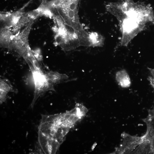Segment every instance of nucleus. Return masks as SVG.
<instances>
[{
  "instance_id": "f257e3e1",
  "label": "nucleus",
  "mask_w": 154,
  "mask_h": 154,
  "mask_svg": "<svg viewBox=\"0 0 154 154\" xmlns=\"http://www.w3.org/2000/svg\"><path fill=\"white\" fill-rule=\"evenodd\" d=\"M70 129L62 124L60 113L42 114L38 131V146L41 152L56 153Z\"/></svg>"
},
{
  "instance_id": "f03ea898",
  "label": "nucleus",
  "mask_w": 154,
  "mask_h": 154,
  "mask_svg": "<svg viewBox=\"0 0 154 154\" xmlns=\"http://www.w3.org/2000/svg\"><path fill=\"white\" fill-rule=\"evenodd\" d=\"M79 0H62L53 12L58 15L64 23L72 28L77 35L80 41L87 39L89 33L84 29L80 23L78 14Z\"/></svg>"
},
{
  "instance_id": "7ed1b4c3",
  "label": "nucleus",
  "mask_w": 154,
  "mask_h": 154,
  "mask_svg": "<svg viewBox=\"0 0 154 154\" xmlns=\"http://www.w3.org/2000/svg\"><path fill=\"white\" fill-rule=\"evenodd\" d=\"M54 44L66 51L74 50L80 46L77 35L71 27L66 24L58 28L54 37Z\"/></svg>"
},
{
  "instance_id": "20e7f679",
  "label": "nucleus",
  "mask_w": 154,
  "mask_h": 154,
  "mask_svg": "<svg viewBox=\"0 0 154 154\" xmlns=\"http://www.w3.org/2000/svg\"><path fill=\"white\" fill-rule=\"evenodd\" d=\"M121 38L120 45L127 46L138 34L145 29L146 25L140 23L136 19L125 17L118 21Z\"/></svg>"
},
{
  "instance_id": "39448f33",
  "label": "nucleus",
  "mask_w": 154,
  "mask_h": 154,
  "mask_svg": "<svg viewBox=\"0 0 154 154\" xmlns=\"http://www.w3.org/2000/svg\"><path fill=\"white\" fill-rule=\"evenodd\" d=\"M34 22L25 27L22 31L14 35L11 41L10 49L13 50L25 59L31 49L29 42V37Z\"/></svg>"
},
{
  "instance_id": "423d86ee",
  "label": "nucleus",
  "mask_w": 154,
  "mask_h": 154,
  "mask_svg": "<svg viewBox=\"0 0 154 154\" xmlns=\"http://www.w3.org/2000/svg\"><path fill=\"white\" fill-rule=\"evenodd\" d=\"M31 71L35 84V91L31 107L33 108L37 100L46 92L55 91L54 85L51 84L46 78L42 71L36 70L33 66L29 65Z\"/></svg>"
},
{
  "instance_id": "0eeeda50",
  "label": "nucleus",
  "mask_w": 154,
  "mask_h": 154,
  "mask_svg": "<svg viewBox=\"0 0 154 154\" xmlns=\"http://www.w3.org/2000/svg\"><path fill=\"white\" fill-rule=\"evenodd\" d=\"M88 112V109L83 104L77 103L71 110L60 113L61 121L65 126L70 129L84 117Z\"/></svg>"
},
{
  "instance_id": "6e6552de",
  "label": "nucleus",
  "mask_w": 154,
  "mask_h": 154,
  "mask_svg": "<svg viewBox=\"0 0 154 154\" xmlns=\"http://www.w3.org/2000/svg\"><path fill=\"white\" fill-rule=\"evenodd\" d=\"M121 140L112 154H131L141 142V137L132 135L125 132L121 134Z\"/></svg>"
},
{
  "instance_id": "1a4fd4ad",
  "label": "nucleus",
  "mask_w": 154,
  "mask_h": 154,
  "mask_svg": "<svg viewBox=\"0 0 154 154\" xmlns=\"http://www.w3.org/2000/svg\"><path fill=\"white\" fill-rule=\"evenodd\" d=\"M147 125L145 133L141 136V141H148L154 144V115L148 113V116L143 119Z\"/></svg>"
},
{
  "instance_id": "9d476101",
  "label": "nucleus",
  "mask_w": 154,
  "mask_h": 154,
  "mask_svg": "<svg viewBox=\"0 0 154 154\" xmlns=\"http://www.w3.org/2000/svg\"><path fill=\"white\" fill-rule=\"evenodd\" d=\"M33 15L31 11L25 13L17 23L12 27V30L14 35L19 33L21 29L36 19Z\"/></svg>"
},
{
  "instance_id": "9b49d317",
  "label": "nucleus",
  "mask_w": 154,
  "mask_h": 154,
  "mask_svg": "<svg viewBox=\"0 0 154 154\" xmlns=\"http://www.w3.org/2000/svg\"><path fill=\"white\" fill-rule=\"evenodd\" d=\"M14 35L11 28L5 27H2L0 32L1 47L10 49L11 43Z\"/></svg>"
},
{
  "instance_id": "f8f14e48",
  "label": "nucleus",
  "mask_w": 154,
  "mask_h": 154,
  "mask_svg": "<svg viewBox=\"0 0 154 154\" xmlns=\"http://www.w3.org/2000/svg\"><path fill=\"white\" fill-rule=\"evenodd\" d=\"M32 0H30L19 9L11 13L7 21L5 23L4 27L9 28H12L18 22L25 12V8L29 5Z\"/></svg>"
},
{
  "instance_id": "ddd939ff",
  "label": "nucleus",
  "mask_w": 154,
  "mask_h": 154,
  "mask_svg": "<svg viewBox=\"0 0 154 154\" xmlns=\"http://www.w3.org/2000/svg\"><path fill=\"white\" fill-rule=\"evenodd\" d=\"M44 73L48 81L54 86L65 82L69 78L66 74L55 71H50Z\"/></svg>"
},
{
  "instance_id": "4468645a",
  "label": "nucleus",
  "mask_w": 154,
  "mask_h": 154,
  "mask_svg": "<svg viewBox=\"0 0 154 154\" xmlns=\"http://www.w3.org/2000/svg\"><path fill=\"white\" fill-rule=\"evenodd\" d=\"M115 78L118 85L122 88H129L131 84L129 75L125 69H123L117 72L116 74Z\"/></svg>"
},
{
  "instance_id": "2eb2a0df",
  "label": "nucleus",
  "mask_w": 154,
  "mask_h": 154,
  "mask_svg": "<svg viewBox=\"0 0 154 154\" xmlns=\"http://www.w3.org/2000/svg\"><path fill=\"white\" fill-rule=\"evenodd\" d=\"M131 154H154V144L147 141H143Z\"/></svg>"
},
{
  "instance_id": "dca6fc26",
  "label": "nucleus",
  "mask_w": 154,
  "mask_h": 154,
  "mask_svg": "<svg viewBox=\"0 0 154 154\" xmlns=\"http://www.w3.org/2000/svg\"><path fill=\"white\" fill-rule=\"evenodd\" d=\"M90 46L102 47L104 44L105 39L101 34L96 32L89 33Z\"/></svg>"
},
{
  "instance_id": "f3484780",
  "label": "nucleus",
  "mask_w": 154,
  "mask_h": 154,
  "mask_svg": "<svg viewBox=\"0 0 154 154\" xmlns=\"http://www.w3.org/2000/svg\"><path fill=\"white\" fill-rule=\"evenodd\" d=\"M0 90L7 93L13 91L12 86L8 80L5 79H1L0 80Z\"/></svg>"
},
{
  "instance_id": "a211bd4d",
  "label": "nucleus",
  "mask_w": 154,
  "mask_h": 154,
  "mask_svg": "<svg viewBox=\"0 0 154 154\" xmlns=\"http://www.w3.org/2000/svg\"><path fill=\"white\" fill-rule=\"evenodd\" d=\"M148 68L150 72L151 75L148 77L147 79L154 91V68ZM148 112L154 115V106L153 109L149 110Z\"/></svg>"
},
{
  "instance_id": "6ab92c4d",
  "label": "nucleus",
  "mask_w": 154,
  "mask_h": 154,
  "mask_svg": "<svg viewBox=\"0 0 154 154\" xmlns=\"http://www.w3.org/2000/svg\"><path fill=\"white\" fill-rule=\"evenodd\" d=\"M8 93L0 90V103L2 104L5 102L7 99V96Z\"/></svg>"
},
{
  "instance_id": "aec40b11",
  "label": "nucleus",
  "mask_w": 154,
  "mask_h": 154,
  "mask_svg": "<svg viewBox=\"0 0 154 154\" xmlns=\"http://www.w3.org/2000/svg\"></svg>"
}]
</instances>
